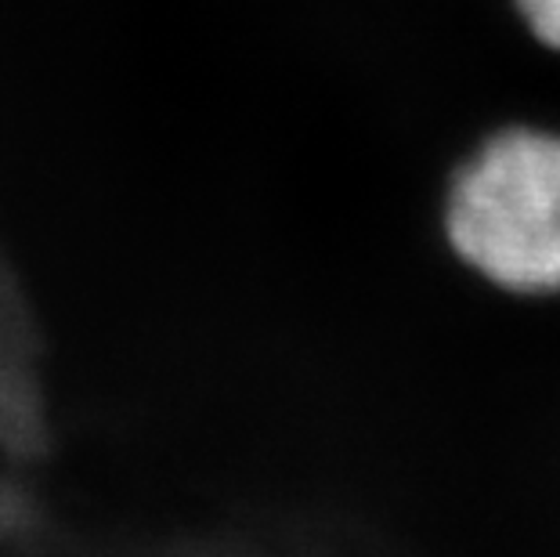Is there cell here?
Returning <instances> with one entry per match:
<instances>
[{
  "label": "cell",
  "instance_id": "6da1fadb",
  "mask_svg": "<svg viewBox=\"0 0 560 557\" xmlns=\"http://www.w3.org/2000/svg\"><path fill=\"white\" fill-rule=\"evenodd\" d=\"M441 229L492 287L560 290V135L517 124L478 141L448 177Z\"/></svg>",
  "mask_w": 560,
  "mask_h": 557
},
{
  "label": "cell",
  "instance_id": "7a4b0ae2",
  "mask_svg": "<svg viewBox=\"0 0 560 557\" xmlns=\"http://www.w3.org/2000/svg\"><path fill=\"white\" fill-rule=\"evenodd\" d=\"M521 26L550 51H560V0H510Z\"/></svg>",
  "mask_w": 560,
  "mask_h": 557
}]
</instances>
